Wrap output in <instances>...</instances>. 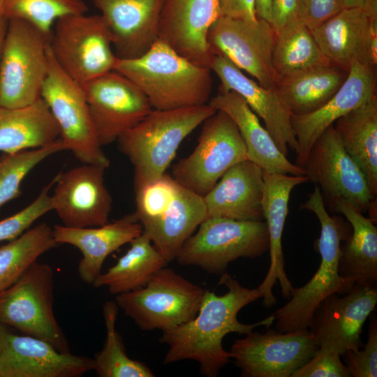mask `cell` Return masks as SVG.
Masks as SVG:
<instances>
[{"instance_id": "16", "label": "cell", "mask_w": 377, "mask_h": 377, "mask_svg": "<svg viewBox=\"0 0 377 377\" xmlns=\"http://www.w3.org/2000/svg\"><path fill=\"white\" fill-rule=\"evenodd\" d=\"M105 168L89 163L56 176L52 211L64 226L89 228L109 221L112 198L105 184Z\"/></svg>"}, {"instance_id": "18", "label": "cell", "mask_w": 377, "mask_h": 377, "mask_svg": "<svg viewBox=\"0 0 377 377\" xmlns=\"http://www.w3.org/2000/svg\"><path fill=\"white\" fill-rule=\"evenodd\" d=\"M219 16V0H163L158 39L192 63L210 69L214 54L207 34Z\"/></svg>"}, {"instance_id": "14", "label": "cell", "mask_w": 377, "mask_h": 377, "mask_svg": "<svg viewBox=\"0 0 377 377\" xmlns=\"http://www.w3.org/2000/svg\"><path fill=\"white\" fill-rule=\"evenodd\" d=\"M82 87L96 135L102 147L117 141L153 110L143 92L114 71Z\"/></svg>"}, {"instance_id": "42", "label": "cell", "mask_w": 377, "mask_h": 377, "mask_svg": "<svg viewBox=\"0 0 377 377\" xmlns=\"http://www.w3.org/2000/svg\"><path fill=\"white\" fill-rule=\"evenodd\" d=\"M342 9L340 0H298L297 18L311 30Z\"/></svg>"}, {"instance_id": "19", "label": "cell", "mask_w": 377, "mask_h": 377, "mask_svg": "<svg viewBox=\"0 0 377 377\" xmlns=\"http://www.w3.org/2000/svg\"><path fill=\"white\" fill-rule=\"evenodd\" d=\"M376 96L375 68L354 62L342 85L325 103L311 112L291 116L297 143L295 164L303 168L311 147L326 129Z\"/></svg>"}, {"instance_id": "6", "label": "cell", "mask_w": 377, "mask_h": 377, "mask_svg": "<svg viewBox=\"0 0 377 377\" xmlns=\"http://www.w3.org/2000/svg\"><path fill=\"white\" fill-rule=\"evenodd\" d=\"M205 290L164 267L145 286L117 295L115 302L142 330L163 332L194 318Z\"/></svg>"}, {"instance_id": "13", "label": "cell", "mask_w": 377, "mask_h": 377, "mask_svg": "<svg viewBox=\"0 0 377 377\" xmlns=\"http://www.w3.org/2000/svg\"><path fill=\"white\" fill-rule=\"evenodd\" d=\"M232 345L231 358L244 377H291L319 348L309 329L250 332Z\"/></svg>"}, {"instance_id": "45", "label": "cell", "mask_w": 377, "mask_h": 377, "mask_svg": "<svg viewBox=\"0 0 377 377\" xmlns=\"http://www.w3.org/2000/svg\"><path fill=\"white\" fill-rule=\"evenodd\" d=\"M272 1V0H255V10L257 17L271 23Z\"/></svg>"}, {"instance_id": "48", "label": "cell", "mask_w": 377, "mask_h": 377, "mask_svg": "<svg viewBox=\"0 0 377 377\" xmlns=\"http://www.w3.org/2000/svg\"><path fill=\"white\" fill-rule=\"evenodd\" d=\"M9 333L10 332L7 330L6 325L0 323V355Z\"/></svg>"}, {"instance_id": "12", "label": "cell", "mask_w": 377, "mask_h": 377, "mask_svg": "<svg viewBox=\"0 0 377 377\" xmlns=\"http://www.w3.org/2000/svg\"><path fill=\"white\" fill-rule=\"evenodd\" d=\"M309 181L323 190L330 202L343 199L376 222V196L357 163L341 144L333 125L311 147L304 165Z\"/></svg>"}, {"instance_id": "21", "label": "cell", "mask_w": 377, "mask_h": 377, "mask_svg": "<svg viewBox=\"0 0 377 377\" xmlns=\"http://www.w3.org/2000/svg\"><path fill=\"white\" fill-rule=\"evenodd\" d=\"M263 175L264 186L261 205L269 234L270 265L266 276L257 289L263 298V305L270 308L276 302L272 290L277 281L285 299L290 297L294 288L285 271L282 235L288 212L290 193L295 186L309 182V179L306 176L264 170Z\"/></svg>"}, {"instance_id": "47", "label": "cell", "mask_w": 377, "mask_h": 377, "mask_svg": "<svg viewBox=\"0 0 377 377\" xmlns=\"http://www.w3.org/2000/svg\"><path fill=\"white\" fill-rule=\"evenodd\" d=\"M7 24H8V19L6 17H2L0 18V60H1V49H2L3 42L4 39V36L6 34Z\"/></svg>"}, {"instance_id": "26", "label": "cell", "mask_w": 377, "mask_h": 377, "mask_svg": "<svg viewBox=\"0 0 377 377\" xmlns=\"http://www.w3.org/2000/svg\"><path fill=\"white\" fill-rule=\"evenodd\" d=\"M263 170L258 165L249 159L236 163L203 197L207 218L263 221Z\"/></svg>"}, {"instance_id": "7", "label": "cell", "mask_w": 377, "mask_h": 377, "mask_svg": "<svg viewBox=\"0 0 377 377\" xmlns=\"http://www.w3.org/2000/svg\"><path fill=\"white\" fill-rule=\"evenodd\" d=\"M49 40L28 22L8 20L0 60V106L22 108L40 98Z\"/></svg>"}, {"instance_id": "17", "label": "cell", "mask_w": 377, "mask_h": 377, "mask_svg": "<svg viewBox=\"0 0 377 377\" xmlns=\"http://www.w3.org/2000/svg\"><path fill=\"white\" fill-rule=\"evenodd\" d=\"M377 289L355 284L343 296L332 294L316 309L309 330L319 347L341 355L360 349L363 325L375 310Z\"/></svg>"}, {"instance_id": "4", "label": "cell", "mask_w": 377, "mask_h": 377, "mask_svg": "<svg viewBox=\"0 0 377 377\" xmlns=\"http://www.w3.org/2000/svg\"><path fill=\"white\" fill-rule=\"evenodd\" d=\"M216 110L209 104L170 110H152L117 140L133 166L134 190L164 173L185 138Z\"/></svg>"}, {"instance_id": "28", "label": "cell", "mask_w": 377, "mask_h": 377, "mask_svg": "<svg viewBox=\"0 0 377 377\" xmlns=\"http://www.w3.org/2000/svg\"><path fill=\"white\" fill-rule=\"evenodd\" d=\"M206 218L203 197L180 184L172 202L142 230L170 263L175 260L184 242Z\"/></svg>"}, {"instance_id": "40", "label": "cell", "mask_w": 377, "mask_h": 377, "mask_svg": "<svg viewBox=\"0 0 377 377\" xmlns=\"http://www.w3.org/2000/svg\"><path fill=\"white\" fill-rule=\"evenodd\" d=\"M350 375L354 377L377 376V319L373 316L364 349L348 350L343 354Z\"/></svg>"}, {"instance_id": "36", "label": "cell", "mask_w": 377, "mask_h": 377, "mask_svg": "<svg viewBox=\"0 0 377 377\" xmlns=\"http://www.w3.org/2000/svg\"><path fill=\"white\" fill-rule=\"evenodd\" d=\"M118 313L116 302L104 303L106 337L103 348L93 358L94 370L99 377H154V374L148 366L127 355L121 337L116 329Z\"/></svg>"}, {"instance_id": "1", "label": "cell", "mask_w": 377, "mask_h": 377, "mask_svg": "<svg viewBox=\"0 0 377 377\" xmlns=\"http://www.w3.org/2000/svg\"><path fill=\"white\" fill-rule=\"evenodd\" d=\"M219 285L226 287L225 294L219 295L206 290L194 318L163 332L160 342L169 346L164 364L193 360L199 364L202 374L217 376L231 359L230 352L223 346V338L228 334H246L256 327L267 328L274 322L273 314L252 324L239 322L238 313L249 304L261 298L260 292L257 288L242 286L227 272L221 275Z\"/></svg>"}, {"instance_id": "10", "label": "cell", "mask_w": 377, "mask_h": 377, "mask_svg": "<svg viewBox=\"0 0 377 377\" xmlns=\"http://www.w3.org/2000/svg\"><path fill=\"white\" fill-rule=\"evenodd\" d=\"M49 46L61 69L83 86L113 71L111 33L101 15H71L55 22Z\"/></svg>"}, {"instance_id": "31", "label": "cell", "mask_w": 377, "mask_h": 377, "mask_svg": "<svg viewBox=\"0 0 377 377\" xmlns=\"http://www.w3.org/2000/svg\"><path fill=\"white\" fill-rule=\"evenodd\" d=\"M348 154L364 173L377 195V96L353 109L333 124Z\"/></svg>"}, {"instance_id": "24", "label": "cell", "mask_w": 377, "mask_h": 377, "mask_svg": "<svg viewBox=\"0 0 377 377\" xmlns=\"http://www.w3.org/2000/svg\"><path fill=\"white\" fill-rule=\"evenodd\" d=\"M375 16L377 0H365L364 7L343 8L311 31L323 54L334 65L346 71L356 61L374 68L369 35Z\"/></svg>"}, {"instance_id": "15", "label": "cell", "mask_w": 377, "mask_h": 377, "mask_svg": "<svg viewBox=\"0 0 377 377\" xmlns=\"http://www.w3.org/2000/svg\"><path fill=\"white\" fill-rule=\"evenodd\" d=\"M276 34L271 23L219 16L210 27L207 43L212 52L221 54L253 76L265 88L274 87L277 78L272 56Z\"/></svg>"}, {"instance_id": "3", "label": "cell", "mask_w": 377, "mask_h": 377, "mask_svg": "<svg viewBox=\"0 0 377 377\" xmlns=\"http://www.w3.org/2000/svg\"><path fill=\"white\" fill-rule=\"evenodd\" d=\"M301 207L314 213L320 222L317 248L320 263L311 279L303 286L293 288L289 302L272 313L275 330L279 332L309 329L322 301L332 294H345L355 284L341 276L339 271L341 242L350 235L348 226L341 217L329 214L317 185Z\"/></svg>"}, {"instance_id": "33", "label": "cell", "mask_w": 377, "mask_h": 377, "mask_svg": "<svg viewBox=\"0 0 377 377\" xmlns=\"http://www.w3.org/2000/svg\"><path fill=\"white\" fill-rule=\"evenodd\" d=\"M129 244L126 253L114 266L101 273L93 286L106 287L115 295L130 292L145 286L156 272L167 265L143 231Z\"/></svg>"}, {"instance_id": "38", "label": "cell", "mask_w": 377, "mask_h": 377, "mask_svg": "<svg viewBox=\"0 0 377 377\" xmlns=\"http://www.w3.org/2000/svg\"><path fill=\"white\" fill-rule=\"evenodd\" d=\"M66 147L59 138L52 143L36 149L4 154L0 157V208L20 196L21 184L27 175L47 157Z\"/></svg>"}, {"instance_id": "23", "label": "cell", "mask_w": 377, "mask_h": 377, "mask_svg": "<svg viewBox=\"0 0 377 377\" xmlns=\"http://www.w3.org/2000/svg\"><path fill=\"white\" fill-rule=\"evenodd\" d=\"M94 360L58 350L43 339L9 333L0 355V377H78Z\"/></svg>"}, {"instance_id": "39", "label": "cell", "mask_w": 377, "mask_h": 377, "mask_svg": "<svg viewBox=\"0 0 377 377\" xmlns=\"http://www.w3.org/2000/svg\"><path fill=\"white\" fill-rule=\"evenodd\" d=\"M56 177L48 185L43 187L36 198L15 214L0 221V242L11 241L30 228L31 226L44 214L52 211L49 191Z\"/></svg>"}, {"instance_id": "5", "label": "cell", "mask_w": 377, "mask_h": 377, "mask_svg": "<svg viewBox=\"0 0 377 377\" xmlns=\"http://www.w3.org/2000/svg\"><path fill=\"white\" fill-rule=\"evenodd\" d=\"M265 221L207 218L184 242L175 260L182 265L197 266L221 275L240 258H255L269 251Z\"/></svg>"}, {"instance_id": "27", "label": "cell", "mask_w": 377, "mask_h": 377, "mask_svg": "<svg viewBox=\"0 0 377 377\" xmlns=\"http://www.w3.org/2000/svg\"><path fill=\"white\" fill-rule=\"evenodd\" d=\"M208 104L227 114L237 126L248 159L267 172L306 176L304 168L290 162L278 148L269 133L244 99L233 91L210 98Z\"/></svg>"}, {"instance_id": "37", "label": "cell", "mask_w": 377, "mask_h": 377, "mask_svg": "<svg viewBox=\"0 0 377 377\" xmlns=\"http://www.w3.org/2000/svg\"><path fill=\"white\" fill-rule=\"evenodd\" d=\"M4 15L33 24L48 38L53 27L61 17L87 13L84 0H3Z\"/></svg>"}, {"instance_id": "32", "label": "cell", "mask_w": 377, "mask_h": 377, "mask_svg": "<svg viewBox=\"0 0 377 377\" xmlns=\"http://www.w3.org/2000/svg\"><path fill=\"white\" fill-rule=\"evenodd\" d=\"M348 71L337 66H320L278 80L274 86L292 115L318 109L340 88Z\"/></svg>"}, {"instance_id": "9", "label": "cell", "mask_w": 377, "mask_h": 377, "mask_svg": "<svg viewBox=\"0 0 377 377\" xmlns=\"http://www.w3.org/2000/svg\"><path fill=\"white\" fill-rule=\"evenodd\" d=\"M47 53V73L40 98L59 126V138L81 163L108 168L110 161L96 137L83 87L59 66L49 43Z\"/></svg>"}, {"instance_id": "8", "label": "cell", "mask_w": 377, "mask_h": 377, "mask_svg": "<svg viewBox=\"0 0 377 377\" xmlns=\"http://www.w3.org/2000/svg\"><path fill=\"white\" fill-rule=\"evenodd\" d=\"M54 272L38 261L0 293V323L69 353L67 339L53 310Z\"/></svg>"}, {"instance_id": "29", "label": "cell", "mask_w": 377, "mask_h": 377, "mask_svg": "<svg viewBox=\"0 0 377 377\" xmlns=\"http://www.w3.org/2000/svg\"><path fill=\"white\" fill-rule=\"evenodd\" d=\"M332 212L343 214L352 233L341 246L339 274L355 283L377 289V227L370 218L343 199L330 202Z\"/></svg>"}, {"instance_id": "2", "label": "cell", "mask_w": 377, "mask_h": 377, "mask_svg": "<svg viewBox=\"0 0 377 377\" xmlns=\"http://www.w3.org/2000/svg\"><path fill=\"white\" fill-rule=\"evenodd\" d=\"M113 71L133 82L154 110L199 106L210 99L211 70L192 63L159 39L138 58H117Z\"/></svg>"}, {"instance_id": "34", "label": "cell", "mask_w": 377, "mask_h": 377, "mask_svg": "<svg viewBox=\"0 0 377 377\" xmlns=\"http://www.w3.org/2000/svg\"><path fill=\"white\" fill-rule=\"evenodd\" d=\"M272 64L277 80L307 69L335 66L323 54L311 30L298 19L276 33Z\"/></svg>"}, {"instance_id": "43", "label": "cell", "mask_w": 377, "mask_h": 377, "mask_svg": "<svg viewBox=\"0 0 377 377\" xmlns=\"http://www.w3.org/2000/svg\"><path fill=\"white\" fill-rule=\"evenodd\" d=\"M220 16L256 22L255 0H219Z\"/></svg>"}, {"instance_id": "11", "label": "cell", "mask_w": 377, "mask_h": 377, "mask_svg": "<svg viewBox=\"0 0 377 377\" xmlns=\"http://www.w3.org/2000/svg\"><path fill=\"white\" fill-rule=\"evenodd\" d=\"M202 124L196 147L174 165L172 177L204 197L229 168L248 156L239 131L227 114L216 110Z\"/></svg>"}, {"instance_id": "22", "label": "cell", "mask_w": 377, "mask_h": 377, "mask_svg": "<svg viewBox=\"0 0 377 377\" xmlns=\"http://www.w3.org/2000/svg\"><path fill=\"white\" fill-rule=\"evenodd\" d=\"M99 10L117 59L145 54L158 39L163 0H89Z\"/></svg>"}, {"instance_id": "41", "label": "cell", "mask_w": 377, "mask_h": 377, "mask_svg": "<svg viewBox=\"0 0 377 377\" xmlns=\"http://www.w3.org/2000/svg\"><path fill=\"white\" fill-rule=\"evenodd\" d=\"M341 355L330 348L319 347L313 357L291 377H349L350 373L341 361Z\"/></svg>"}, {"instance_id": "35", "label": "cell", "mask_w": 377, "mask_h": 377, "mask_svg": "<svg viewBox=\"0 0 377 377\" xmlns=\"http://www.w3.org/2000/svg\"><path fill=\"white\" fill-rule=\"evenodd\" d=\"M57 244L52 228L43 223L1 246L0 293L15 282L40 256Z\"/></svg>"}, {"instance_id": "25", "label": "cell", "mask_w": 377, "mask_h": 377, "mask_svg": "<svg viewBox=\"0 0 377 377\" xmlns=\"http://www.w3.org/2000/svg\"><path fill=\"white\" fill-rule=\"evenodd\" d=\"M57 244L77 248L82 255L77 268L80 279L89 285L101 273L107 257L142 234V227L135 214H126L104 225L89 228H71L56 225L52 228Z\"/></svg>"}, {"instance_id": "46", "label": "cell", "mask_w": 377, "mask_h": 377, "mask_svg": "<svg viewBox=\"0 0 377 377\" xmlns=\"http://www.w3.org/2000/svg\"><path fill=\"white\" fill-rule=\"evenodd\" d=\"M343 8L364 7L365 0H340Z\"/></svg>"}, {"instance_id": "44", "label": "cell", "mask_w": 377, "mask_h": 377, "mask_svg": "<svg viewBox=\"0 0 377 377\" xmlns=\"http://www.w3.org/2000/svg\"><path fill=\"white\" fill-rule=\"evenodd\" d=\"M298 0H272L271 24L276 34L298 19Z\"/></svg>"}, {"instance_id": "20", "label": "cell", "mask_w": 377, "mask_h": 377, "mask_svg": "<svg viewBox=\"0 0 377 377\" xmlns=\"http://www.w3.org/2000/svg\"><path fill=\"white\" fill-rule=\"evenodd\" d=\"M210 70L219 77V92L233 91L242 96L265 123L279 150L287 156L288 149L296 151L297 140L291 124V114L275 87L265 88L244 75L230 59L215 54Z\"/></svg>"}, {"instance_id": "30", "label": "cell", "mask_w": 377, "mask_h": 377, "mask_svg": "<svg viewBox=\"0 0 377 377\" xmlns=\"http://www.w3.org/2000/svg\"><path fill=\"white\" fill-rule=\"evenodd\" d=\"M59 126L40 98L22 108L0 106V151L14 154L47 145L59 138Z\"/></svg>"}, {"instance_id": "49", "label": "cell", "mask_w": 377, "mask_h": 377, "mask_svg": "<svg viewBox=\"0 0 377 377\" xmlns=\"http://www.w3.org/2000/svg\"><path fill=\"white\" fill-rule=\"evenodd\" d=\"M5 17L4 15V1L3 0H0V18Z\"/></svg>"}]
</instances>
